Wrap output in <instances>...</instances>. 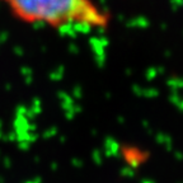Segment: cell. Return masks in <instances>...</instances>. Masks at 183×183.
Returning <instances> with one entry per match:
<instances>
[{
  "label": "cell",
  "mask_w": 183,
  "mask_h": 183,
  "mask_svg": "<svg viewBox=\"0 0 183 183\" xmlns=\"http://www.w3.org/2000/svg\"><path fill=\"white\" fill-rule=\"evenodd\" d=\"M14 17L51 28H104L109 18L93 0H0Z\"/></svg>",
  "instance_id": "obj_1"
}]
</instances>
